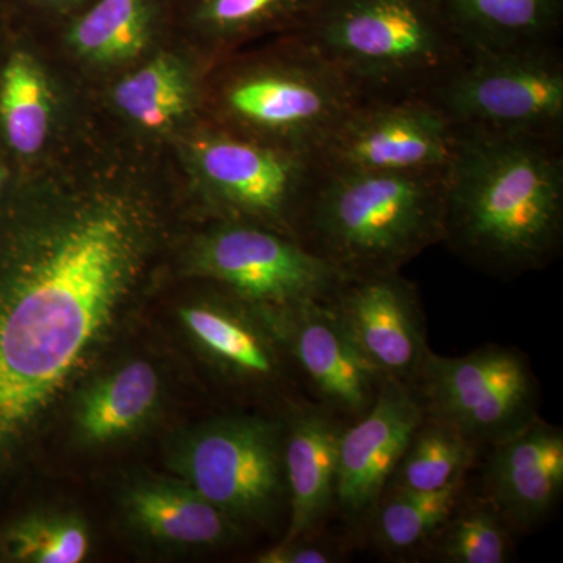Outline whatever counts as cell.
Wrapping results in <instances>:
<instances>
[{
    "mask_svg": "<svg viewBox=\"0 0 563 563\" xmlns=\"http://www.w3.org/2000/svg\"><path fill=\"white\" fill-rule=\"evenodd\" d=\"M488 450L483 495L514 533L536 531L562 498V428L539 417Z\"/></svg>",
    "mask_w": 563,
    "mask_h": 563,
    "instance_id": "cell-19",
    "label": "cell"
},
{
    "mask_svg": "<svg viewBox=\"0 0 563 563\" xmlns=\"http://www.w3.org/2000/svg\"><path fill=\"white\" fill-rule=\"evenodd\" d=\"M446 172L321 166L298 240L351 277L401 273L422 252L443 243Z\"/></svg>",
    "mask_w": 563,
    "mask_h": 563,
    "instance_id": "cell-3",
    "label": "cell"
},
{
    "mask_svg": "<svg viewBox=\"0 0 563 563\" xmlns=\"http://www.w3.org/2000/svg\"><path fill=\"white\" fill-rule=\"evenodd\" d=\"M209 285L179 310L181 328L202 361L233 390L299 404L284 396L299 379L269 310Z\"/></svg>",
    "mask_w": 563,
    "mask_h": 563,
    "instance_id": "cell-12",
    "label": "cell"
},
{
    "mask_svg": "<svg viewBox=\"0 0 563 563\" xmlns=\"http://www.w3.org/2000/svg\"><path fill=\"white\" fill-rule=\"evenodd\" d=\"M292 33L363 101L428 96L468 57L437 0H320Z\"/></svg>",
    "mask_w": 563,
    "mask_h": 563,
    "instance_id": "cell-5",
    "label": "cell"
},
{
    "mask_svg": "<svg viewBox=\"0 0 563 563\" xmlns=\"http://www.w3.org/2000/svg\"><path fill=\"white\" fill-rule=\"evenodd\" d=\"M459 129L428 96L363 101L317 158L350 172L440 173L450 168Z\"/></svg>",
    "mask_w": 563,
    "mask_h": 563,
    "instance_id": "cell-11",
    "label": "cell"
},
{
    "mask_svg": "<svg viewBox=\"0 0 563 563\" xmlns=\"http://www.w3.org/2000/svg\"><path fill=\"white\" fill-rule=\"evenodd\" d=\"M268 310L310 401L346 424L372 409L387 379L358 351L328 302Z\"/></svg>",
    "mask_w": 563,
    "mask_h": 563,
    "instance_id": "cell-13",
    "label": "cell"
},
{
    "mask_svg": "<svg viewBox=\"0 0 563 563\" xmlns=\"http://www.w3.org/2000/svg\"><path fill=\"white\" fill-rule=\"evenodd\" d=\"M466 492V477L432 492L387 490L372 515L377 547L390 555L420 554Z\"/></svg>",
    "mask_w": 563,
    "mask_h": 563,
    "instance_id": "cell-26",
    "label": "cell"
},
{
    "mask_svg": "<svg viewBox=\"0 0 563 563\" xmlns=\"http://www.w3.org/2000/svg\"><path fill=\"white\" fill-rule=\"evenodd\" d=\"M11 20L27 31L52 32L73 20L96 0H0Z\"/></svg>",
    "mask_w": 563,
    "mask_h": 563,
    "instance_id": "cell-29",
    "label": "cell"
},
{
    "mask_svg": "<svg viewBox=\"0 0 563 563\" xmlns=\"http://www.w3.org/2000/svg\"><path fill=\"white\" fill-rule=\"evenodd\" d=\"M413 391L426 415L492 448L540 417L539 380L517 347H477L459 357L429 352Z\"/></svg>",
    "mask_w": 563,
    "mask_h": 563,
    "instance_id": "cell-10",
    "label": "cell"
},
{
    "mask_svg": "<svg viewBox=\"0 0 563 563\" xmlns=\"http://www.w3.org/2000/svg\"><path fill=\"white\" fill-rule=\"evenodd\" d=\"M459 133L443 243L503 279L550 266L563 244V139Z\"/></svg>",
    "mask_w": 563,
    "mask_h": 563,
    "instance_id": "cell-2",
    "label": "cell"
},
{
    "mask_svg": "<svg viewBox=\"0 0 563 563\" xmlns=\"http://www.w3.org/2000/svg\"><path fill=\"white\" fill-rule=\"evenodd\" d=\"M20 177V169L10 161L9 155L0 147V206L9 198Z\"/></svg>",
    "mask_w": 563,
    "mask_h": 563,
    "instance_id": "cell-31",
    "label": "cell"
},
{
    "mask_svg": "<svg viewBox=\"0 0 563 563\" xmlns=\"http://www.w3.org/2000/svg\"><path fill=\"white\" fill-rule=\"evenodd\" d=\"M514 553V532L501 514L481 493L462 496L431 543L422 550L440 563H506Z\"/></svg>",
    "mask_w": 563,
    "mask_h": 563,
    "instance_id": "cell-28",
    "label": "cell"
},
{
    "mask_svg": "<svg viewBox=\"0 0 563 563\" xmlns=\"http://www.w3.org/2000/svg\"><path fill=\"white\" fill-rule=\"evenodd\" d=\"M207 220L185 243L181 268L243 301L273 310L328 302L351 279L290 235L254 222Z\"/></svg>",
    "mask_w": 563,
    "mask_h": 563,
    "instance_id": "cell-8",
    "label": "cell"
},
{
    "mask_svg": "<svg viewBox=\"0 0 563 563\" xmlns=\"http://www.w3.org/2000/svg\"><path fill=\"white\" fill-rule=\"evenodd\" d=\"M422 417L413 388L385 380L372 409L344 424L335 496L343 521L357 526L372 518Z\"/></svg>",
    "mask_w": 563,
    "mask_h": 563,
    "instance_id": "cell-17",
    "label": "cell"
},
{
    "mask_svg": "<svg viewBox=\"0 0 563 563\" xmlns=\"http://www.w3.org/2000/svg\"><path fill=\"white\" fill-rule=\"evenodd\" d=\"M85 84L103 88L177 38L174 0H96L51 32Z\"/></svg>",
    "mask_w": 563,
    "mask_h": 563,
    "instance_id": "cell-16",
    "label": "cell"
},
{
    "mask_svg": "<svg viewBox=\"0 0 563 563\" xmlns=\"http://www.w3.org/2000/svg\"><path fill=\"white\" fill-rule=\"evenodd\" d=\"M361 95L295 33L210 66L203 121L273 146L314 155Z\"/></svg>",
    "mask_w": 563,
    "mask_h": 563,
    "instance_id": "cell-4",
    "label": "cell"
},
{
    "mask_svg": "<svg viewBox=\"0 0 563 563\" xmlns=\"http://www.w3.org/2000/svg\"><path fill=\"white\" fill-rule=\"evenodd\" d=\"M428 98L459 131L563 139L559 46L472 54Z\"/></svg>",
    "mask_w": 563,
    "mask_h": 563,
    "instance_id": "cell-9",
    "label": "cell"
},
{
    "mask_svg": "<svg viewBox=\"0 0 563 563\" xmlns=\"http://www.w3.org/2000/svg\"><path fill=\"white\" fill-rule=\"evenodd\" d=\"M76 118L0 206V488L198 209L176 151Z\"/></svg>",
    "mask_w": 563,
    "mask_h": 563,
    "instance_id": "cell-1",
    "label": "cell"
},
{
    "mask_svg": "<svg viewBox=\"0 0 563 563\" xmlns=\"http://www.w3.org/2000/svg\"><path fill=\"white\" fill-rule=\"evenodd\" d=\"M342 553L333 544L321 542L320 537H299L282 540L276 547L255 555L258 563H335Z\"/></svg>",
    "mask_w": 563,
    "mask_h": 563,
    "instance_id": "cell-30",
    "label": "cell"
},
{
    "mask_svg": "<svg viewBox=\"0 0 563 563\" xmlns=\"http://www.w3.org/2000/svg\"><path fill=\"white\" fill-rule=\"evenodd\" d=\"M284 421L288 520L282 540L318 536L335 510L339 443L346 422L312 401L292 406Z\"/></svg>",
    "mask_w": 563,
    "mask_h": 563,
    "instance_id": "cell-20",
    "label": "cell"
},
{
    "mask_svg": "<svg viewBox=\"0 0 563 563\" xmlns=\"http://www.w3.org/2000/svg\"><path fill=\"white\" fill-rule=\"evenodd\" d=\"M481 453L483 448L450 422L424 413L393 473L387 490H440L468 476Z\"/></svg>",
    "mask_w": 563,
    "mask_h": 563,
    "instance_id": "cell-25",
    "label": "cell"
},
{
    "mask_svg": "<svg viewBox=\"0 0 563 563\" xmlns=\"http://www.w3.org/2000/svg\"><path fill=\"white\" fill-rule=\"evenodd\" d=\"M284 435V413L213 418L177 437L168 465L243 529L272 528L288 520Z\"/></svg>",
    "mask_w": 563,
    "mask_h": 563,
    "instance_id": "cell-7",
    "label": "cell"
},
{
    "mask_svg": "<svg viewBox=\"0 0 563 563\" xmlns=\"http://www.w3.org/2000/svg\"><path fill=\"white\" fill-rule=\"evenodd\" d=\"M328 303L385 379L413 388L431 350L420 292L412 282L401 273L351 277Z\"/></svg>",
    "mask_w": 563,
    "mask_h": 563,
    "instance_id": "cell-14",
    "label": "cell"
},
{
    "mask_svg": "<svg viewBox=\"0 0 563 563\" xmlns=\"http://www.w3.org/2000/svg\"><path fill=\"white\" fill-rule=\"evenodd\" d=\"M121 510L132 532L165 550H220L244 531L174 474L132 481L122 492Z\"/></svg>",
    "mask_w": 563,
    "mask_h": 563,
    "instance_id": "cell-21",
    "label": "cell"
},
{
    "mask_svg": "<svg viewBox=\"0 0 563 563\" xmlns=\"http://www.w3.org/2000/svg\"><path fill=\"white\" fill-rule=\"evenodd\" d=\"M162 396L157 368L146 361L122 363L92 380L77 398L73 424L85 446H106L139 432Z\"/></svg>",
    "mask_w": 563,
    "mask_h": 563,
    "instance_id": "cell-24",
    "label": "cell"
},
{
    "mask_svg": "<svg viewBox=\"0 0 563 563\" xmlns=\"http://www.w3.org/2000/svg\"><path fill=\"white\" fill-rule=\"evenodd\" d=\"M172 146L206 220L254 222L298 240L321 172L314 155L244 139L207 121Z\"/></svg>",
    "mask_w": 563,
    "mask_h": 563,
    "instance_id": "cell-6",
    "label": "cell"
},
{
    "mask_svg": "<svg viewBox=\"0 0 563 563\" xmlns=\"http://www.w3.org/2000/svg\"><path fill=\"white\" fill-rule=\"evenodd\" d=\"M90 547V529L74 512L32 507L0 518V562L80 563Z\"/></svg>",
    "mask_w": 563,
    "mask_h": 563,
    "instance_id": "cell-27",
    "label": "cell"
},
{
    "mask_svg": "<svg viewBox=\"0 0 563 563\" xmlns=\"http://www.w3.org/2000/svg\"><path fill=\"white\" fill-rule=\"evenodd\" d=\"M14 21L11 20L9 11H7L3 3L0 2V52H2L3 44L9 38L11 29H13Z\"/></svg>",
    "mask_w": 563,
    "mask_h": 563,
    "instance_id": "cell-32",
    "label": "cell"
},
{
    "mask_svg": "<svg viewBox=\"0 0 563 563\" xmlns=\"http://www.w3.org/2000/svg\"><path fill=\"white\" fill-rule=\"evenodd\" d=\"M466 54L558 46L563 0H437Z\"/></svg>",
    "mask_w": 563,
    "mask_h": 563,
    "instance_id": "cell-23",
    "label": "cell"
},
{
    "mask_svg": "<svg viewBox=\"0 0 563 563\" xmlns=\"http://www.w3.org/2000/svg\"><path fill=\"white\" fill-rule=\"evenodd\" d=\"M210 65L179 36L103 88L118 129L147 143L172 144L203 121Z\"/></svg>",
    "mask_w": 563,
    "mask_h": 563,
    "instance_id": "cell-15",
    "label": "cell"
},
{
    "mask_svg": "<svg viewBox=\"0 0 563 563\" xmlns=\"http://www.w3.org/2000/svg\"><path fill=\"white\" fill-rule=\"evenodd\" d=\"M318 3L320 0H174L177 36L211 66L254 40L299 31Z\"/></svg>",
    "mask_w": 563,
    "mask_h": 563,
    "instance_id": "cell-22",
    "label": "cell"
},
{
    "mask_svg": "<svg viewBox=\"0 0 563 563\" xmlns=\"http://www.w3.org/2000/svg\"><path fill=\"white\" fill-rule=\"evenodd\" d=\"M38 51L33 33L14 24L0 52V147L20 173L44 161L77 118Z\"/></svg>",
    "mask_w": 563,
    "mask_h": 563,
    "instance_id": "cell-18",
    "label": "cell"
}]
</instances>
